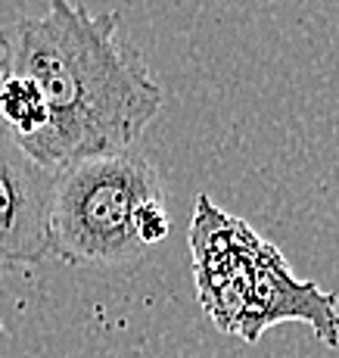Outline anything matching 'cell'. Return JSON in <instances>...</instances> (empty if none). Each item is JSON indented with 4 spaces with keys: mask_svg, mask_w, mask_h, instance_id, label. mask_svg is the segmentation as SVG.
<instances>
[{
    "mask_svg": "<svg viewBox=\"0 0 339 358\" xmlns=\"http://www.w3.org/2000/svg\"><path fill=\"white\" fill-rule=\"evenodd\" d=\"M53 256L68 265L124 268L168 237L162 178L137 150L72 162L50 199Z\"/></svg>",
    "mask_w": 339,
    "mask_h": 358,
    "instance_id": "obj_2",
    "label": "cell"
},
{
    "mask_svg": "<svg viewBox=\"0 0 339 358\" xmlns=\"http://www.w3.org/2000/svg\"><path fill=\"white\" fill-rule=\"evenodd\" d=\"M119 13L47 0L44 16L0 29V72L25 75L47 103V128L22 147L38 165L59 171L72 162L134 150L162 109V87L119 38Z\"/></svg>",
    "mask_w": 339,
    "mask_h": 358,
    "instance_id": "obj_1",
    "label": "cell"
},
{
    "mask_svg": "<svg viewBox=\"0 0 339 358\" xmlns=\"http://www.w3.org/2000/svg\"><path fill=\"white\" fill-rule=\"evenodd\" d=\"M259 234L240 218L221 212L205 194L196 196L190 222V250L196 296L221 334H240L249 302V256Z\"/></svg>",
    "mask_w": 339,
    "mask_h": 358,
    "instance_id": "obj_3",
    "label": "cell"
},
{
    "mask_svg": "<svg viewBox=\"0 0 339 358\" xmlns=\"http://www.w3.org/2000/svg\"><path fill=\"white\" fill-rule=\"evenodd\" d=\"M47 128V103L41 87L25 75L0 72V131L19 147H29Z\"/></svg>",
    "mask_w": 339,
    "mask_h": 358,
    "instance_id": "obj_6",
    "label": "cell"
},
{
    "mask_svg": "<svg viewBox=\"0 0 339 358\" xmlns=\"http://www.w3.org/2000/svg\"><path fill=\"white\" fill-rule=\"evenodd\" d=\"M283 321H305L321 343L339 346L336 296L311 280H299L277 246L259 237L249 256V302L237 336L259 343L268 327Z\"/></svg>",
    "mask_w": 339,
    "mask_h": 358,
    "instance_id": "obj_5",
    "label": "cell"
},
{
    "mask_svg": "<svg viewBox=\"0 0 339 358\" xmlns=\"http://www.w3.org/2000/svg\"><path fill=\"white\" fill-rule=\"evenodd\" d=\"M57 171L0 131V271L41 265L53 252L50 199Z\"/></svg>",
    "mask_w": 339,
    "mask_h": 358,
    "instance_id": "obj_4",
    "label": "cell"
}]
</instances>
